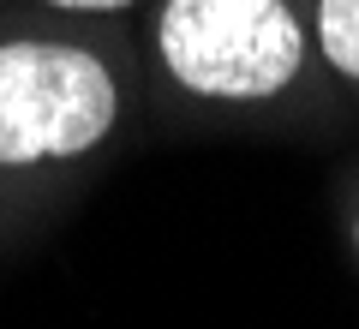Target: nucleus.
Returning a JSON list of instances; mask_svg holds the SVG:
<instances>
[{
    "mask_svg": "<svg viewBox=\"0 0 359 329\" xmlns=\"http://www.w3.org/2000/svg\"><path fill=\"white\" fill-rule=\"evenodd\" d=\"M347 240H353V252H359V210L347 215Z\"/></svg>",
    "mask_w": 359,
    "mask_h": 329,
    "instance_id": "39448f33",
    "label": "nucleus"
},
{
    "mask_svg": "<svg viewBox=\"0 0 359 329\" xmlns=\"http://www.w3.org/2000/svg\"><path fill=\"white\" fill-rule=\"evenodd\" d=\"M126 126V72L66 30L0 36V174L84 168Z\"/></svg>",
    "mask_w": 359,
    "mask_h": 329,
    "instance_id": "f03ea898",
    "label": "nucleus"
},
{
    "mask_svg": "<svg viewBox=\"0 0 359 329\" xmlns=\"http://www.w3.org/2000/svg\"><path fill=\"white\" fill-rule=\"evenodd\" d=\"M36 13L60 18V25H96V18H126L138 13L144 0H30Z\"/></svg>",
    "mask_w": 359,
    "mask_h": 329,
    "instance_id": "20e7f679",
    "label": "nucleus"
},
{
    "mask_svg": "<svg viewBox=\"0 0 359 329\" xmlns=\"http://www.w3.org/2000/svg\"><path fill=\"white\" fill-rule=\"evenodd\" d=\"M150 54L174 96L216 114H257L318 66L311 0H156Z\"/></svg>",
    "mask_w": 359,
    "mask_h": 329,
    "instance_id": "f257e3e1",
    "label": "nucleus"
},
{
    "mask_svg": "<svg viewBox=\"0 0 359 329\" xmlns=\"http://www.w3.org/2000/svg\"><path fill=\"white\" fill-rule=\"evenodd\" d=\"M311 42L323 72L359 96V0H311Z\"/></svg>",
    "mask_w": 359,
    "mask_h": 329,
    "instance_id": "7ed1b4c3",
    "label": "nucleus"
}]
</instances>
